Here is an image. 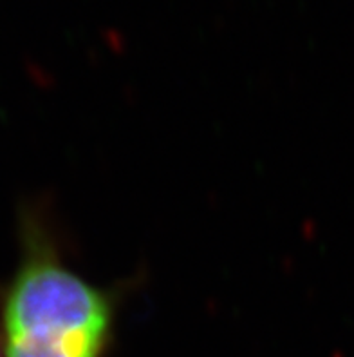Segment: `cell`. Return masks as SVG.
<instances>
[{
    "instance_id": "6da1fadb",
    "label": "cell",
    "mask_w": 354,
    "mask_h": 357,
    "mask_svg": "<svg viewBox=\"0 0 354 357\" xmlns=\"http://www.w3.org/2000/svg\"><path fill=\"white\" fill-rule=\"evenodd\" d=\"M113 299L63 265L33 211L20 218V259L2 296L4 357H102L111 337Z\"/></svg>"
}]
</instances>
